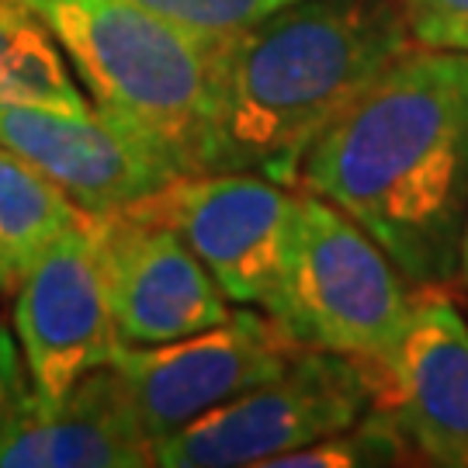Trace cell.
<instances>
[{
  "instance_id": "cell-5",
  "label": "cell",
  "mask_w": 468,
  "mask_h": 468,
  "mask_svg": "<svg viewBox=\"0 0 468 468\" xmlns=\"http://www.w3.org/2000/svg\"><path fill=\"white\" fill-rule=\"evenodd\" d=\"M139 205L181 233L233 305L284 316L302 233L299 187L212 170L181 174Z\"/></svg>"
},
{
  "instance_id": "cell-18",
  "label": "cell",
  "mask_w": 468,
  "mask_h": 468,
  "mask_svg": "<svg viewBox=\"0 0 468 468\" xmlns=\"http://www.w3.org/2000/svg\"><path fill=\"white\" fill-rule=\"evenodd\" d=\"M35 402L32 378L25 368V357L17 347L15 334L0 326V444L15 431V423L25 417V410Z\"/></svg>"
},
{
  "instance_id": "cell-16",
  "label": "cell",
  "mask_w": 468,
  "mask_h": 468,
  "mask_svg": "<svg viewBox=\"0 0 468 468\" xmlns=\"http://www.w3.org/2000/svg\"><path fill=\"white\" fill-rule=\"evenodd\" d=\"M205 46H226L295 0H135Z\"/></svg>"
},
{
  "instance_id": "cell-17",
  "label": "cell",
  "mask_w": 468,
  "mask_h": 468,
  "mask_svg": "<svg viewBox=\"0 0 468 468\" xmlns=\"http://www.w3.org/2000/svg\"><path fill=\"white\" fill-rule=\"evenodd\" d=\"M413 46L468 52V0H396Z\"/></svg>"
},
{
  "instance_id": "cell-6",
  "label": "cell",
  "mask_w": 468,
  "mask_h": 468,
  "mask_svg": "<svg viewBox=\"0 0 468 468\" xmlns=\"http://www.w3.org/2000/svg\"><path fill=\"white\" fill-rule=\"evenodd\" d=\"M368 410V371L344 354L302 347L271 382L156 441V465L268 468L282 454L347 431Z\"/></svg>"
},
{
  "instance_id": "cell-11",
  "label": "cell",
  "mask_w": 468,
  "mask_h": 468,
  "mask_svg": "<svg viewBox=\"0 0 468 468\" xmlns=\"http://www.w3.org/2000/svg\"><path fill=\"white\" fill-rule=\"evenodd\" d=\"M0 143L49 177L87 216L150 198L185 170L101 112L0 101Z\"/></svg>"
},
{
  "instance_id": "cell-12",
  "label": "cell",
  "mask_w": 468,
  "mask_h": 468,
  "mask_svg": "<svg viewBox=\"0 0 468 468\" xmlns=\"http://www.w3.org/2000/svg\"><path fill=\"white\" fill-rule=\"evenodd\" d=\"M156 441L115 365L94 368L52 406L32 402L0 444V468H146Z\"/></svg>"
},
{
  "instance_id": "cell-3",
  "label": "cell",
  "mask_w": 468,
  "mask_h": 468,
  "mask_svg": "<svg viewBox=\"0 0 468 468\" xmlns=\"http://www.w3.org/2000/svg\"><path fill=\"white\" fill-rule=\"evenodd\" d=\"M32 7L67 52L94 112L185 174L205 170L212 46L135 0H32Z\"/></svg>"
},
{
  "instance_id": "cell-1",
  "label": "cell",
  "mask_w": 468,
  "mask_h": 468,
  "mask_svg": "<svg viewBox=\"0 0 468 468\" xmlns=\"http://www.w3.org/2000/svg\"><path fill=\"white\" fill-rule=\"evenodd\" d=\"M336 205L417 288H452L468 222V52L410 46L305 153Z\"/></svg>"
},
{
  "instance_id": "cell-8",
  "label": "cell",
  "mask_w": 468,
  "mask_h": 468,
  "mask_svg": "<svg viewBox=\"0 0 468 468\" xmlns=\"http://www.w3.org/2000/svg\"><path fill=\"white\" fill-rule=\"evenodd\" d=\"M11 299L15 340L38 406L63 399L94 368L115 365L122 340L101 271L94 216L59 236Z\"/></svg>"
},
{
  "instance_id": "cell-7",
  "label": "cell",
  "mask_w": 468,
  "mask_h": 468,
  "mask_svg": "<svg viewBox=\"0 0 468 468\" xmlns=\"http://www.w3.org/2000/svg\"><path fill=\"white\" fill-rule=\"evenodd\" d=\"M302 347L305 344L282 319L239 305L201 334L153 347H122L115 368L129 385L143 427L153 441H164L271 382Z\"/></svg>"
},
{
  "instance_id": "cell-10",
  "label": "cell",
  "mask_w": 468,
  "mask_h": 468,
  "mask_svg": "<svg viewBox=\"0 0 468 468\" xmlns=\"http://www.w3.org/2000/svg\"><path fill=\"white\" fill-rule=\"evenodd\" d=\"M368 378L371 410L417 462L468 468V316L444 288H417L399 347Z\"/></svg>"
},
{
  "instance_id": "cell-2",
  "label": "cell",
  "mask_w": 468,
  "mask_h": 468,
  "mask_svg": "<svg viewBox=\"0 0 468 468\" xmlns=\"http://www.w3.org/2000/svg\"><path fill=\"white\" fill-rule=\"evenodd\" d=\"M413 46L396 0H295L212 59L205 170L295 185L319 135Z\"/></svg>"
},
{
  "instance_id": "cell-13",
  "label": "cell",
  "mask_w": 468,
  "mask_h": 468,
  "mask_svg": "<svg viewBox=\"0 0 468 468\" xmlns=\"http://www.w3.org/2000/svg\"><path fill=\"white\" fill-rule=\"evenodd\" d=\"M87 212L0 143V295H15L42 253Z\"/></svg>"
},
{
  "instance_id": "cell-4",
  "label": "cell",
  "mask_w": 468,
  "mask_h": 468,
  "mask_svg": "<svg viewBox=\"0 0 468 468\" xmlns=\"http://www.w3.org/2000/svg\"><path fill=\"white\" fill-rule=\"evenodd\" d=\"M302 233L282 323L305 347L382 368L413 319L417 284L336 205L302 191Z\"/></svg>"
},
{
  "instance_id": "cell-19",
  "label": "cell",
  "mask_w": 468,
  "mask_h": 468,
  "mask_svg": "<svg viewBox=\"0 0 468 468\" xmlns=\"http://www.w3.org/2000/svg\"><path fill=\"white\" fill-rule=\"evenodd\" d=\"M458 284L468 292V222H465V239H462V268H458Z\"/></svg>"
},
{
  "instance_id": "cell-15",
  "label": "cell",
  "mask_w": 468,
  "mask_h": 468,
  "mask_svg": "<svg viewBox=\"0 0 468 468\" xmlns=\"http://www.w3.org/2000/svg\"><path fill=\"white\" fill-rule=\"evenodd\" d=\"M417 462L410 444L399 431L368 410L365 417L351 423L347 431H336L330 437H319L299 452L274 458L268 468H351V465H410Z\"/></svg>"
},
{
  "instance_id": "cell-14",
  "label": "cell",
  "mask_w": 468,
  "mask_h": 468,
  "mask_svg": "<svg viewBox=\"0 0 468 468\" xmlns=\"http://www.w3.org/2000/svg\"><path fill=\"white\" fill-rule=\"evenodd\" d=\"M0 101L90 112L67 52L32 0H0Z\"/></svg>"
},
{
  "instance_id": "cell-9",
  "label": "cell",
  "mask_w": 468,
  "mask_h": 468,
  "mask_svg": "<svg viewBox=\"0 0 468 468\" xmlns=\"http://www.w3.org/2000/svg\"><path fill=\"white\" fill-rule=\"evenodd\" d=\"M94 233L122 347L170 344L233 313V302L181 233L139 201L112 216H94Z\"/></svg>"
}]
</instances>
